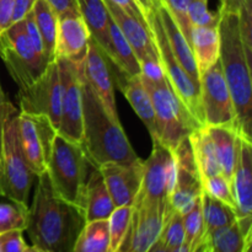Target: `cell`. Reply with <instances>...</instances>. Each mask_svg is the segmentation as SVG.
I'll list each match as a JSON object with an SVG mask.
<instances>
[{
  "label": "cell",
  "instance_id": "6da1fadb",
  "mask_svg": "<svg viewBox=\"0 0 252 252\" xmlns=\"http://www.w3.org/2000/svg\"><path fill=\"white\" fill-rule=\"evenodd\" d=\"M78 206L57 196L48 172L37 176L33 201L26 212L25 231L38 252H73L85 224Z\"/></svg>",
  "mask_w": 252,
  "mask_h": 252
},
{
  "label": "cell",
  "instance_id": "7a4b0ae2",
  "mask_svg": "<svg viewBox=\"0 0 252 252\" xmlns=\"http://www.w3.org/2000/svg\"><path fill=\"white\" fill-rule=\"evenodd\" d=\"M240 0H221L219 7V62L233 98L236 132L252 142V61L248 57L239 25Z\"/></svg>",
  "mask_w": 252,
  "mask_h": 252
},
{
  "label": "cell",
  "instance_id": "3957f363",
  "mask_svg": "<svg viewBox=\"0 0 252 252\" xmlns=\"http://www.w3.org/2000/svg\"><path fill=\"white\" fill-rule=\"evenodd\" d=\"M79 66L83 97V139L81 148L94 167L106 162H134L140 159L130 145L121 123L106 112L96 94L83 76Z\"/></svg>",
  "mask_w": 252,
  "mask_h": 252
},
{
  "label": "cell",
  "instance_id": "277c9868",
  "mask_svg": "<svg viewBox=\"0 0 252 252\" xmlns=\"http://www.w3.org/2000/svg\"><path fill=\"white\" fill-rule=\"evenodd\" d=\"M19 113L10 106L2 127L0 158V197L29 208V197L36 175L31 171L22 154L19 139Z\"/></svg>",
  "mask_w": 252,
  "mask_h": 252
},
{
  "label": "cell",
  "instance_id": "5b68a950",
  "mask_svg": "<svg viewBox=\"0 0 252 252\" xmlns=\"http://www.w3.org/2000/svg\"><path fill=\"white\" fill-rule=\"evenodd\" d=\"M91 166L80 144L70 142L57 133L47 166L57 196L81 209L84 186Z\"/></svg>",
  "mask_w": 252,
  "mask_h": 252
},
{
  "label": "cell",
  "instance_id": "8992f818",
  "mask_svg": "<svg viewBox=\"0 0 252 252\" xmlns=\"http://www.w3.org/2000/svg\"><path fill=\"white\" fill-rule=\"evenodd\" d=\"M143 83L149 91L155 111L158 140L170 152H174L185 138L202 126L196 122L177 97L166 78L159 83H150L143 79Z\"/></svg>",
  "mask_w": 252,
  "mask_h": 252
},
{
  "label": "cell",
  "instance_id": "52a82bcc",
  "mask_svg": "<svg viewBox=\"0 0 252 252\" xmlns=\"http://www.w3.org/2000/svg\"><path fill=\"white\" fill-rule=\"evenodd\" d=\"M0 58L19 90L34 83L49 64L47 58L39 56L30 42L24 20L15 22L0 33Z\"/></svg>",
  "mask_w": 252,
  "mask_h": 252
},
{
  "label": "cell",
  "instance_id": "ba28073f",
  "mask_svg": "<svg viewBox=\"0 0 252 252\" xmlns=\"http://www.w3.org/2000/svg\"><path fill=\"white\" fill-rule=\"evenodd\" d=\"M158 9L150 12L145 17V20H147L148 26H149L155 47H157L158 56H159V61L162 66V70H164L165 78L167 79L172 90L175 91L177 97L182 101V103L186 106V108L191 113L192 117L196 120V122L199 126H204L198 86L194 84L189 73L182 68L181 64L179 63L176 57L172 53Z\"/></svg>",
  "mask_w": 252,
  "mask_h": 252
},
{
  "label": "cell",
  "instance_id": "9c48e42d",
  "mask_svg": "<svg viewBox=\"0 0 252 252\" xmlns=\"http://www.w3.org/2000/svg\"><path fill=\"white\" fill-rule=\"evenodd\" d=\"M199 100L204 126H223L236 130L235 108L219 59L201 73Z\"/></svg>",
  "mask_w": 252,
  "mask_h": 252
},
{
  "label": "cell",
  "instance_id": "30bf717a",
  "mask_svg": "<svg viewBox=\"0 0 252 252\" xmlns=\"http://www.w3.org/2000/svg\"><path fill=\"white\" fill-rule=\"evenodd\" d=\"M20 111L46 116L58 132L62 110V84L57 61L51 62L46 70L29 88L17 94Z\"/></svg>",
  "mask_w": 252,
  "mask_h": 252
},
{
  "label": "cell",
  "instance_id": "8fae6325",
  "mask_svg": "<svg viewBox=\"0 0 252 252\" xmlns=\"http://www.w3.org/2000/svg\"><path fill=\"white\" fill-rule=\"evenodd\" d=\"M175 182V158L172 152L159 140H153V150L147 160H143V179L134 201H148L165 206Z\"/></svg>",
  "mask_w": 252,
  "mask_h": 252
},
{
  "label": "cell",
  "instance_id": "7c38bea8",
  "mask_svg": "<svg viewBox=\"0 0 252 252\" xmlns=\"http://www.w3.org/2000/svg\"><path fill=\"white\" fill-rule=\"evenodd\" d=\"M56 134L57 129L46 116L20 111V145L27 165L36 177L47 171Z\"/></svg>",
  "mask_w": 252,
  "mask_h": 252
},
{
  "label": "cell",
  "instance_id": "4fadbf2b",
  "mask_svg": "<svg viewBox=\"0 0 252 252\" xmlns=\"http://www.w3.org/2000/svg\"><path fill=\"white\" fill-rule=\"evenodd\" d=\"M172 154L175 158V182L165 216L171 209L185 214L192 208L196 199L203 192L201 174L189 137L177 145Z\"/></svg>",
  "mask_w": 252,
  "mask_h": 252
},
{
  "label": "cell",
  "instance_id": "5bb4252c",
  "mask_svg": "<svg viewBox=\"0 0 252 252\" xmlns=\"http://www.w3.org/2000/svg\"><path fill=\"white\" fill-rule=\"evenodd\" d=\"M62 84V110L58 134L80 144L83 139V97L79 66L66 59H56Z\"/></svg>",
  "mask_w": 252,
  "mask_h": 252
},
{
  "label": "cell",
  "instance_id": "9a60e30c",
  "mask_svg": "<svg viewBox=\"0 0 252 252\" xmlns=\"http://www.w3.org/2000/svg\"><path fill=\"white\" fill-rule=\"evenodd\" d=\"M166 207L148 201H134L127 234L118 252H149L161 233Z\"/></svg>",
  "mask_w": 252,
  "mask_h": 252
},
{
  "label": "cell",
  "instance_id": "2e32d148",
  "mask_svg": "<svg viewBox=\"0 0 252 252\" xmlns=\"http://www.w3.org/2000/svg\"><path fill=\"white\" fill-rule=\"evenodd\" d=\"M231 186L235 198L236 223L246 240L252 243V142L240 135Z\"/></svg>",
  "mask_w": 252,
  "mask_h": 252
},
{
  "label": "cell",
  "instance_id": "e0dca14e",
  "mask_svg": "<svg viewBox=\"0 0 252 252\" xmlns=\"http://www.w3.org/2000/svg\"><path fill=\"white\" fill-rule=\"evenodd\" d=\"M81 73L98 100L101 101L108 116L115 122L121 123L116 107L115 91H113L115 83L111 73L110 61L93 37H90L89 41V49L81 66Z\"/></svg>",
  "mask_w": 252,
  "mask_h": 252
},
{
  "label": "cell",
  "instance_id": "ac0fdd59",
  "mask_svg": "<svg viewBox=\"0 0 252 252\" xmlns=\"http://www.w3.org/2000/svg\"><path fill=\"white\" fill-rule=\"evenodd\" d=\"M115 207L132 206L140 189L143 160L134 162H106L98 167Z\"/></svg>",
  "mask_w": 252,
  "mask_h": 252
},
{
  "label": "cell",
  "instance_id": "d6986e66",
  "mask_svg": "<svg viewBox=\"0 0 252 252\" xmlns=\"http://www.w3.org/2000/svg\"><path fill=\"white\" fill-rule=\"evenodd\" d=\"M90 37L88 26L80 14L58 16L54 58L66 59L75 65H83Z\"/></svg>",
  "mask_w": 252,
  "mask_h": 252
},
{
  "label": "cell",
  "instance_id": "ffe728a7",
  "mask_svg": "<svg viewBox=\"0 0 252 252\" xmlns=\"http://www.w3.org/2000/svg\"><path fill=\"white\" fill-rule=\"evenodd\" d=\"M106 7H107L110 16L121 30L123 36L130 44L134 51L138 62H142L147 58H159L158 56L157 47L153 41L152 33H150L149 26L147 22L140 21L135 17L130 16L129 14L113 4L110 0H103Z\"/></svg>",
  "mask_w": 252,
  "mask_h": 252
},
{
  "label": "cell",
  "instance_id": "44dd1931",
  "mask_svg": "<svg viewBox=\"0 0 252 252\" xmlns=\"http://www.w3.org/2000/svg\"><path fill=\"white\" fill-rule=\"evenodd\" d=\"M113 79H115L113 83H116V85L126 96L138 117L145 125L150 137H152V140H158V125L157 118H155V111L153 107L149 91L143 83L140 74L126 75L117 70Z\"/></svg>",
  "mask_w": 252,
  "mask_h": 252
},
{
  "label": "cell",
  "instance_id": "7402d4cb",
  "mask_svg": "<svg viewBox=\"0 0 252 252\" xmlns=\"http://www.w3.org/2000/svg\"><path fill=\"white\" fill-rule=\"evenodd\" d=\"M81 209L85 216V221L108 219L115 209V204L97 167L91 166L89 172L81 197Z\"/></svg>",
  "mask_w": 252,
  "mask_h": 252
},
{
  "label": "cell",
  "instance_id": "603a6c76",
  "mask_svg": "<svg viewBox=\"0 0 252 252\" xmlns=\"http://www.w3.org/2000/svg\"><path fill=\"white\" fill-rule=\"evenodd\" d=\"M158 10H159L160 20H161L162 27H164L165 34H166L167 42H169L172 53H174V56L176 57L182 68L189 73V75L191 76L192 80L194 81V84L199 89V76H201V74H199L197 63L194 61L191 44L187 41L186 37L184 36L182 31L177 26V24L172 19L171 14L167 11L166 7L161 4Z\"/></svg>",
  "mask_w": 252,
  "mask_h": 252
},
{
  "label": "cell",
  "instance_id": "cb8c5ba5",
  "mask_svg": "<svg viewBox=\"0 0 252 252\" xmlns=\"http://www.w3.org/2000/svg\"><path fill=\"white\" fill-rule=\"evenodd\" d=\"M251 244L243 235L235 220L207 234L197 252H249Z\"/></svg>",
  "mask_w": 252,
  "mask_h": 252
},
{
  "label": "cell",
  "instance_id": "d4e9b609",
  "mask_svg": "<svg viewBox=\"0 0 252 252\" xmlns=\"http://www.w3.org/2000/svg\"><path fill=\"white\" fill-rule=\"evenodd\" d=\"M206 128L216 148L221 174L231 181L238 154V132L223 126H206Z\"/></svg>",
  "mask_w": 252,
  "mask_h": 252
},
{
  "label": "cell",
  "instance_id": "484cf974",
  "mask_svg": "<svg viewBox=\"0 0 252 252\" xmlns=\"http://www.w3.org/2000/svg\"><path fill=\"white\" fill-rule=\"evenodd\" d=\"M79 11L88 26L90 36L105 52L110 44V12L103 0H78Z\"/></svg>",
  "mask_w": 252,
  "mask_h": 252
},
{
  "label": "cell",
  "instance_id": "4316f807",
  "mask_svg": "<svg viewBox=\"0 0 252 252\" xmlns=\"http://www.w3.org/2000/svg\"><path fill=\"white\" fill-rule=\"evenodd\" d=\"M108 34H110V44L108 49L106 51L108 61L116 66L118 71L126 74V75H137L140 74L139 62L135 57L134 51L132 49L130 44L123 36L121 30L113 21L112 17L110 20V29H108Z\"/></svg>",
  "mask_w": 252,
  "mask_h": 252
},
{
  "label": "cell",
  "instance_id": "83f0119b",
  "mask_svg": "<svg viewBox=\"0 0 252 252\" xmlns=\"http://www.w3.org/2000/svg\"><path fill=\"white\" fill-rule=\"evenodd\" d=\"M191 47L199 74L219 59L218 26H192Z\"/></svg>",
  "mask_w": 252,
  "mask_h": 252
},
{
  "label": "cell",
  "instance_id": "f1b7e54d",
  "mask_svg": "<svg viewBox=\"0 0 252 252\" xmlns=\"http://www.w3.org/2000/svg\"><path fill=\"white\" fill-rule=\"evenodd\" d=\"M189 139L191 143L197 167H198V171L201 174V179L204 180L207 177L221 174L216 148H214L213 142L209 137L206 126L196 128L189 135Z\"/></svg>",
  "mask_w": 252,
  "mask_h": 252
},
{
  "label": "cell",
  "instance_id": "f546056e",
  "mask_svg": "<svg viewBox=\"0 0 252 252\" xmlns=\"http://www.w3.org/2000/svg\"><path fill=\"white\" fill-rule=\"evenodd\" d=\"M108 219L86 221L79 234L73 252H108Z\"/></svg>",
  "mask_w": 252,
  "mask_h": 252
},
{
  "label": "cell",
  "instance_id": "4dcf8cb0",
  "mask_svg": "<svg viewBox=\"0 0 252 252\" xmlns=\"http://www.w3.org/2000/svg\"><path fill=\"white\" fill-rule=\"evenodd\" d=\"M149 252H186L182 214L172 211L164 218L161 233Z\"/></svg>",
  "mask_w": 252,
  "mask_h": 252
},
{
  "label": "cell",
  "instance_id": "1f68e13d",
  "mask_svg": "<svg viewBox=\"0 0 252 252\" xmlns=\"http://www.w3.org/2000/svg\"><path fill=\"white\" fill-rule=\"evenodd\" d=\"M34 21L43 42L44 53L48 62L56 61L54 58V47H56L57 27H58V16L51 9L46 0H36L32 7Z\"/></svg>",
  "mask_w": 252,
  "mask_h": 252
},
{
  "label": "cell",
  "instance_id": "d6a6232c",
  "mask_svg": "<svg viewBox=\"0 0 252 252\" xmlns=\"http://www.w3.org/2000/svg\"><path fill=\"white\" fill-rule=\"evenodd\" d=\"M202 214H203L204 236L214 229L229 225L236 220L235 212L228 204L202 192ZM203 240V239H202Z\"/></svg>",
  "mask_w": 252,
  "mask_h": 252
},
{
  "label": "cell",
  "instance_id": "836d02e7",
  "mask_svg": "<svg viewBox=\"0 0 252 252\" xmlns=\"http://www.w3.org/2000/svg\"><path fill=\"white\" fill-rule=\"evenodd\" d=\"M185 229V250L197 252L204 235L203 214H202V194L196 199L189 212L182 214Z\"/></svg>",
  "mask_w": 252,
  "mask_h": 252
},
{
  "label": "cell",
  "instance_id": "e575fe53",
  "mask_svg": "<svg viewBox=\"0 0 252 252\" xmlns=\"http://www.w3.org/2000/svg\"><path fill=\"white\" fill-rule=\"evenodd\" d=\"M132 217V206L115 207L108 217V230H110V248L108 252H118L122 241L127 234Z\"/></svg>",
  "mask_w": 252,
  "mask_h": 252
},
{
  "label": "cell",
  "instance_id": "d590c367",
  "mask_svg": "<svg viewBox=\"0 0 252 252\" xmlns=\"http://www.w3.org/2000/svg\"><path fill=\"white\" fill-rule=\"evenodd\" d=\"M27 208L10 201L0 203V235L11 230H24L26 228Z\"/></svg>",
  "mask_w": 252,
  "mask_h": 252
},
{
  "label": "cell",
  "instance_id": "8d00e7d4",
  "mask_svg": "<svg viewBox=\"0 0 252 252\" xmlns=\"http://www.w3.org/2000/svg\"><path fill=\"white\" fill-rule=\"evenodd\" d=\"M202 185H203L204 192L230 206L235 212V198H234L230 180L226 179L223 174H218L202 180Z\"/></svg>",
  "mask_w": 252,
  "mask_h": 252
},
{
  "label": "cell",
  "instance_id": "74e56055",
  "mask_svg": "<svg viewBox=\"0 0 252 252\" xmlns=\"http://www.w3.org/2000/svg\"><path fill=\"white\" fill-rule=\"evenodd\" d=\"M189 17L192 26L217 27L219 24V19H220V14H219V11H209L208 1L189 0Z\"/></svg>",
  "mask_w": 252,
  "mask_h": 252
},
{
  "label": "cell",
  "instance_id": "f35d334b",
  "mask_svg": "<svg viewBox=\"0 0 252 252\" xmlns=\"http://www.w3.org/2000/svg\"><path fill=\"white\" fill-rule=\"evenodd\" d=\"M189 0H161V4L171 14L172 19L191 44L192 24L189 17Z\"/></svg>",
  "mask_w": 252,
  "mask_h": 252
},
{
  "label": "cell",
  "instance_id": "ab89813d",
  "mask_svg": "<svg viewBox=\"0 0 252 252\" xmlns=\"http://www.w3.org/2000/svg\"><path fill=\"white\" fill-rule=\"evenodd\" d=\"M24 230H11L0 235V252H29L34 251L22 236Z\"/></svg>",
  "mask_w": 252,
  "mask_h": 252
},
{
  "label": "cell",
  "instance_id": "60d3db41",
  "mask_svg": "<svg viewBox=\"0 0 252 252\" xmlns=\"http://www.w3.org/2000/svg\"><path fill=\"white\" fill-rule=\"evenodd\" d=\"M24 21H25V29H26V33H27V36H29V39H30V42H31L32 46H33V48L36 49V52L39 54V56L47 58L46 53H44L43 42H42L41 34H39L38 29H37V25H36V21H34L33 12H32V10L26 15V17L24 19ZM47 61H48V59H47Z\"/></svg>",
  "mask_w": 252,
  "mask_h": 252
},
{
  "label": "cell",
  "instance_id": "b9f144b4",
  "mask_svg": "<svg viewBox=\"0 0 252 252\" xmlns=\"http://www.w3.org/2000/svg\"><path fill=\"white\" fill-rule=\"evenodd\" d=\"M57 16L65 14H80L78 0H46Z\"/></svg>",
  "mask_w": 252,
  "mask_h": 252
},
{
  "label": "cell",
  "instance_id": "7bdbcfd3",
  "mask_svg": "<svg viewBox=\"0 0 252 252\" xmlns=\"http://www.w3.org/2000/svg\"><path fill=\"white\" fill-rule=\"evenodd\" d=\"M36 0H14V9H12L11 25L19 22L26 17V15L33 7Z\"/></svg>",
  "mask_w": 252,
  "mask_h": 252
},
{
  "label": "cell",
  "instance_id": "ee69618b",
  "mask_svg": "<svg viewBox=\"0 0 252 252\" xmlns=\"http://www.w3.org/2000/svg\"><path fill=\"white\" fill-rule=\"evenodd\" d=\"M14 0H0V33L11 26Z\"/></svg>",
  "mask_w": 252,
  "mask_h": 252
},
{
  "label": "cell",
  "instance_id": "f6af8a7d",
  "mask_svg": "<svg viewBox=\"0 0 252 252\" xmlns=\"http://www.w3.org/2000/svg\"><path fill=\"white\" fill-rule=\"evenodd\" d=\"M110 1H112L113 4H116L117 6H120L121 9L125 10V11L127 12V14H129L130 16L135 17V19L140 20V21L147 22L145 17L143 16L142 11H140L139 6H138L137 2H135L134 0H110Z\"/></svg>",
  "mask_w": 252,
  "mask_h": 252
},
{
  "label": "cell",
  "instance_id": "bcb514c9",
  "mask_svg": "<svg viewBox=\"0 0 252 252\" xmlns=\"http://www.w3.org/2000/svg\"><path fill=\"white\" fill-rule=\"evenodd\" d=\"M12 103L7 100L6 95H5L4 90L0 84V158H1V139H2V127H4L5 118H6L9 108Z\"/></svg>",
  "mask_w": 252,
  "mask_h": 252
},
{
  "label": "cell",
  "instance_id": "7dc6e473",
  "mask_svg": "<svg viewBox=\"0 0 252 252\" xmlns=\"http://www.w3.org/2000/svg\"><path fill=\"white\" fill-rule=\"evenodd\" d=\"M134 1L137 2L144 17H147L150 12L154 11L161 5V0H134Z\"/></svg>",
  "mask_w": 252,
  "mask_h": 252
},
{
  "label": "cell",
  "instance_id": "c3c4849f",
  "mask_svg": "<svg viewBox=\"0 0 252 252\" xmlns=\"http://www.w3.org/2000/svg\"><path fill=\"white\" fill-rule=\"evenodd\" d=\"M202 1H208V0H202Z\"/></svg>",
  "mask_w": 252,
  "mask_h": 252
}]
</instances>
